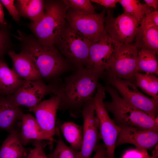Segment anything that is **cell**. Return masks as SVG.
Instances as JSON below:
<instances>
[{"mask_svg":"<svg viewBox=\"0 0 158 158\" xmlns=\"http://www.w3.org/2000/svg\"><path fill=\"white\" fill-rule=\"evenodd\" d=\"M107 75L110 84L117 90L127 104L156 117L158 112V101L141 93L130 81L120 79L113 75Z\"/></svg>","mask_w":158,"mask_h":158,"instance_id":"obj_7","label":"cell"},{"mask_svg":"<svg viewBox=\"0 0 158 158\" xmlns=\"http://www.w3.org/2000/svg\"><path fill=\"white\" fill-rule=\"evenodd\" d=\"M121 128L116 146L129 143L136 148L147 150L155 146L158 141V131L125 125Z\"/></svg>","mask_w":158,"mask_h":158,"instance_id":"obj_15","label":"cell"},{"mask_svg":"<svg viewBox=\"0 0 158 158\" xmlns=\"http://www.w3.org/2000/svg\"><path fill=\"white\" fill-rule=\"evenodd\" d=\"M135 40L134 45L137 48L147 49L158 53V27L154 25L138 27Z\"/></svg>","mask_w":158,"mask_h":158,"instance_id":"obj_21","label":"cell"},{"mask_svg":"<svg viewBox=\"0 0 158 158\" xmlns=\"http://www.w3.org/2000/svg\"><path fill=\"white\" fill-rule=\"evenodd\" d=\"M68 8L63 1L45 3L44 16L37 23L32 22L29 27L37 40L43 46L56 48L57 42L65 27Z\"/></svg>","mask_w":158,"mask_h":158,"instance_id":"obj_3","label":"cell"},{"mask_svg":"<svg viewBox=\"0 0 158 158\" xmlns=\"http://www.w3.org/2000/svg\"><path fill=\"white\" fill-rule=\"evenodd\" d=\"M138 51L134 44H121L105 71L106 74L131 81L135 79V74L137 72Z\"/></svg>","mask_w":158,"mask_h":158,"instance_id":"obj_11","label":"cell"},{"mask_svg":"<svg viewBox=\"0 0 158 158\" xmlns=\"http://www.w3.org/2000/svg\"><path fill=\"white\" fill-rule=\"evenodd\" d=\"M4 25L0 24V29Z\"/></svg>","mask_w":158,"mask_h":158,"instance_id":"obj_39","label":"cell"},{"mask_svg":"<svg viewBox=\"0 0 158 158\" xmlns=\"http://www.w3.org/2000/svg\"><path fill=\"white\" fill-rule=\"evenodd\" d=\"M153 157V158H158V157Z\"/></svg>","mask_w":158,"mask_h":158,"instance_id":"obj_40","label":"cell"},{"mask_svg":"<svg viewBox=\"0 0 158 158\" xmlns=\"http://www.w3.org/2000/svg\"><path fill=\"white\" fill-rule=\"evenodd\" d=\"M57 124L65 138L70 144V148L75 151L80 152L82 145L83 127L71 122L62 123L58 121Z\"/></svg>","mask_w":158,"mask_h":158,"instance_id":"obj_23","label":"cell"},{"mask_svg":"<svg viewBox=\"0 0 158 158\" xmlns=\"http://www.w3.org/2000/svg\"><path fill=\"white\" fill-rule=\"evenodd\" d=\"M93 99L85 103L82 115L83 119V137L79 158H90L96 150L100 138L99 122L96 114Z\"/></svg>","mask_w":158,"mask_h":158,"instance_id":"obj_13","label":"cell"},{"mask_svg":"<svg viewBox=\"0 0 158 158\" xmlns=\"http://www.w3.org/2000/svg\"><path fill=\"white\" fill-rule=\"evenodd\" d=\"M61 81L58 79L47 84L42 79L25 80L18 90L10 96L16 105L29 108L39 104L46 95L55 94Z\"/></svg>","mask_w":158,"mask_h":158,"instance_id":"obj_8","label":"cell"},{"mask_svg":"<svg viewBox=\"0 0 158 158\" xmlns=\"http://www.w3.org/2000/svg\"><path fill=\"white\" fill-rule=\"evenodd\" d=\"M135 78L137 85L143 91L158 101V79L155 75L137 72Z\"/></svg>","mask_w":158,"mask_h":158,"instance_id":"obj_25","label":"cell"},{"mask_svg":"<svg viewBox=\"0 0 158 158\" xmlns=\"http://www.w3.org/2000/svg\"><path fill=\"white\" fill-rule=\"evenodd\" d=\"M25 81L10 69L3 60H0V94H13Z\"/></svg>","mask_w":158,"mask_h":158,"instance_id":"obj_20","label":"cell"},{"mask_svg":"<svg viewBox=\"0 0 158 158\" xmlns=\"http://www.w3.org/2000/svg\"><path fill=\"white\" fill-rule=\"evenodd\" d=\"M16 7L20 16L30 19L32 22L37 23L44 14V1L42 0H18Z\"/></svg>","mask_w":158,"mask_h":158,"instance_id":"obj_22","label":"cell"},{"mask_svg":"<svg viewBox=\"0 0 158 158\" xmlns=\"http://www.w3.org/2000/svg\"><path fill=\"white\" fill-rule=\"evenodd\" d=\"M146 4L150 8L153 7L155 9L154 11H157L158 7V0H144Z\"/></svg>","mask_w":158,"mask_h":158,"instance_id":"obj_36","label":"cell"},{"mask_svg":"<svg viewBox=\"0 0 158 158\" xmlns=\"http://www.w3.org/2000/svg\"></svg>","mask_w":158,"mask_h":158,"instance_id":"obj_41","label":"cell"},{"mask_svg":"<svg viewBox=\"0 0 158 158\" xmlns=\"http://www.w3.org/2000/svg\"><path fill=\"white\" fill-rule=\"evenodd\" d=\"M93 158H107L105 147L104 144L98 145Z\"/></svg>","mask_w":158,"mask_h":158,"instance_id":"obj_35","label":"cell"},{"mask_svg":"<svg viewBox=\"0 0 158 158\" xmlns=\"http://www.w3.org/2000/svg\"><path fill=\"white\" fill-rule=\"evenodd\" d=\"M0 1L7 10L13 19L16 22L20 20V16L18 10L15 6L14 1L13 0H1Z\"/></svg>","mask_w":158,"mask_h":158,"instance_id":"obj_32","label":"cell"},{"mask_svg":"<svg viewBox=\"0 0 158 158\" xmlns=\"http://www.w3.org/2000/svg\"><path fill=\"white\" fill-rule=\"evenodd\" d=\"M157 54L153 51L141 49L138 51L137 71L158 75Z\"/></svg>","mask_w":158,"mask_h":158,"instance_id":"obj_24","label":"cell"},{"mask_svg":"<svg viewBox=\"0 0 158 158\" xmlns=\"http://www.w3.org/2000/svg\"><path fill=\"white\" fill-rule=\"evenodd\" d=\"M106 9L99 13L89 14L68 9L66 19L69 26L81 33L91 42L104 30Z\"/></svg>","mask_w":158,"mask_h":158,"instance_id":"obj_12","label":"cell"},{"mask_svg":"<svg viewBox=\"0 0 158 158\" xmlns=\"http://www.w3.org/2000/svg\"><path fill=\"white\" fill-rule=\"evenodd\" d=\"M92 42L69 25L65 27L56 45L61 53L77 70L86 67Z\"/></svg>","mask_w":158,"mask_h":158,"instance_id":"obj_5","label":"cell"},{"mask_svg":"<svg viewBox=\"0 0 158 158\" xmlns=\"http://www.w3.org/2000/svg\"><path fill=\"white\" fill-rule=\"evenodd\" d=\"M112 99L111 102H104L107 110L113 114L114 121L118 126L125 125L158 131V116L153 117L127 104L114 87H104Z\"/></svg>","mask_w":158,"mask_h":158,"instance_id":"obj_4","label":"cell"},{"mask_svg":"<svg viewBox=\"0 0 158 158\" xmlns=\"http://www.w3.org/2000/svg\"><path fill=\"white\" fill-rule=\"evenodd\" d=\"M112 8H107L104 18V32L113 40L121 44H130L135 40L140 22L124 12L117 17L114 16Z\"/></svg>","mask_w":158,"mask_h":158,"instance_id":"obj_9","label":"cell"},{"mask_svg":"<svg viewBox=\"0 0 158 158\" xmlns=\"http://www.w3.org/2000/svg\"><path fill=\"white\" fill-rule=\"evenodd\" d=\"M100 76L92 68L86 67L65 77L59 87L61 95L59 108L74 117L82 114L85 103L93 99Z\"/></svg>","mask_w":158,"mask_h":158,"instance_id":"obj_1","label":"cell"},{"mask_svg":"<svg viewBox=\"0 0 158 158\" xmlns=\"http://www.w3.org/2000/svg\"><path fill=\"white\" fill-rule=\"evenodd\" d=\"M119 0H91V2L95 3L104 6L107 8H112L115 7Z\"/></svg>","mask_w":158,"mask_h":158,"instance_id":"obj_34","label":"cell"},{"mask_svg":"<svg viewBox=\"0 0 158 158\" xmlns=\"http://www.w3.org/2000/svg\"><path fill=\"white\" fill-rule=\"evenodd\" d=\"M8 54L13 62L12 70L21 78L25 80L42 79L32 61L25 53H17L11 50Z\"/></svg>","mask_w":158,"mask_h":158,"instance_id":"obj_17","label":"cell"},{"mask_svg":"<svg viewBox=\"0 0 158 158\" xmlns=\"http://www.w3.org/2000/svg\"><path fill=\"white\" fill-rule=\"evenodd\" d=\"M0 24L3 25H7L4 18V13L2 4L0 1Z\"/></svg>","mask_w":158,"mask_h":158,"instance_id":"obj_37","label":"cell"},{"mask_svg":"<svg viewBox=\"0 0 158 158\" xmlns=\"http://www.w3.org/2000/svg\"><path fill=\"white\" fill-rule=\"evenodd\" d=\"M19 34L18 38L23 43L21 51L32 61L42 80L54 81L72 69L56 48L46 47L36 39L25 36L20 32Z\"/></svg>","mask_w":158,"mask_h":158,"instance_id":"obj_2","label":"cell"},{"mask_svg":"<svg viewBox=\"0 0 158 158\" xmlns=\"http://www.w3.org/2000/svg\"><path fill=\"white\" fill-rule=\"evenodd\" d=\"M34 147L29 150L27 158H48L43 150L41 140H35Z\"/></svg>","mask_w":158,"mask_h":158,"instance_id":"obj_30","label":"cell"},{"mask_svg":"<svg viewBox=\"0 0 158 158\" xmlns=\"http://www.w3.org/2000/svg\"><path fill=\"white\" fill-rule=\"evenodd\" d=\"M96 90L93 101L96 114L99 121L100 138L104 142L107 158H115L116 143L121 128L110 118L104 106L105 87L99 84Z\"/></svg>","mask_w":158,"mask_h":158,"instance_id":"obj_6","label":"cell"},{"mask_svg":"<svg viewBox=\"0 0 158 158\" xmlns=\"http://www.w3.org/2000/svg\"><path fill=\"white\" fill-rule=\"evenodd\" d=\"M122 158H153V157L149 155L147 150L136 148L126 151Z\"/></svg>","mask_w":158,"mask_h":158,"instance_id":"obj_31","label":"cell"},{"mask_svg":"<svg viewBox=\"0 0 158 158\" xmlns=\"http://www.w3.org/2000/svg\"><path fill=\"white\" fill-rule=\"evenodd\" d=\"M6 25H4L0 29V60H2L5 54L8 52L9 38Z\"/></svg>","mask_w":158,"mask_h":158,"instance_id":"obj_29","label":"cell"},{"mask_svg":"<svg viewBox=\"0 0 158 158\" xmlns=\"http://www.w3.org/2000/svg\"><path fill=\"white\" fill-rule=\"evenodd\" d=\"M61 97V93L58 88L56 93L50 98L42 101L36 106L29 108L30 111L35 114L37 122L44 131L52 138L57 134L56 113Z\"/></svg>","mask_w":158,"mask_h":158,"instance_id":"obj_14","label":"cell"},{"mask_svg":"<svg viewBox=\"0 0 158 158\" xmlns=\"http://www.w3.org/2000/svg\"><path fill=\"white\" fill-rule=\"evenodd\" d=\"M125 13L136 18L141 22L146 14L152 12L145 4H141L137 0H119Z\"/></svg>","mask_w":158,"mask_h":158,"instance_id":"obj_26","label":"cell"},{"mask_svg":"<svg viewBox=\"0 0 158 158\" xmlns=\"http://www.w3.org/2000/svg\"><path fill=\"white\" fill-rule=\"evenodd\" d=\"M121 44L112 39L104 31L92 42L86 67L92 68L101 76L108 68Z\"/></svg>","mask_w":158,"mask_h":158,"instance_id":"obj_10","label":"cell"},{"mask_svg":"<svg viewBox=\"0 0 158 158\" xmlns=\"http://www.w3.org/2000/svg\"><path fill=\"white\" fill-rule=\"evenodd\" d=\"M56 130L58 139L56 148L51 153L49 158H79V152L67 146L62 140L57 126Z\"/></svg>","mask_w":158,"mask_h":158,"instance_id":"obj_27","label":"cell"},{"mask_svg":"<svg viewBox=\"0 0 158 158\" xmlns=\"http://www.w3.org/2000/svg\"><path fill=\"white\" fill-rule=\"evenodd\" d=\"M140 25H154L158 27V11H152L145 15L141 21Z\"/></svg>","mask_w":158,"mask_h":158,"instance_id":"obj_33","label":"cell"},{"mask_svg":"<svg viewBox=\"0 0 158 158\" xmlns=\"http://www.w3.org/2000/svg\"><path fill=\"white\" fill-rule=\"evenodd\" d=\"M21 130L20 136L24 146L32 140H47L51 144L55 140L46 134L40 127L35 118L30 114H23L21 120Z\"/></svg>","mask_w":158,"mask_h":158,"instance_id":"obj_18","label":"cell"},{"mask_svg":"<svg viewBox=\"0 0 158 158\" xmlns=\"http://www.w3.org/2000/svg\"><path fill=\"white\" fill-rule=\"evenodd\" d=\"M68 9L71 8L78 12L89 14L96 13L90 0H63Z\"/></svg>","mask_w":158,"mask_h":158,"instance_id":"obj_28","label":"cell"},{"mask_svg":"<svg viewBox=\"0 0 158 158\" xmlns=\"http://www.w3.org/2000/svg\"><path fill=\"white\" fill-rule=\"evenodd\" d=\"M29 152L22 143L19 131L15 128L0 147V158H27Z\"/></svg>","mask_w":158,"mask_h":158,"instance_id":"obj_19","label":"cell"},{"mask_svg":"<svg viewBox=\"0 0 158 158\" xmlns=\"http://www.w3.org/2000/svg\"><path fill=\"white\" fill-rule=\"evenodd\" d=\"M20 106L15 105L10 95L0 94V129L11 133L23 114Z\"/></svg>","mask_w":158,"mask_h":158,"instance_id":"obj_16","label":"cell"},{"mask_svg":"<svg viewBox=\"0 0 158 158\" xmlns=\"http://www.w3.org/2000/svg\"><path fill=\"white\" fill-rule=\"evenodd\" d=\"M158 144L156 145L152 151V157H158Z\"/></svg>","mask_w":158,"mask_h":158,"instance_id":"obj_38","label":"cell"}]
</instances>
